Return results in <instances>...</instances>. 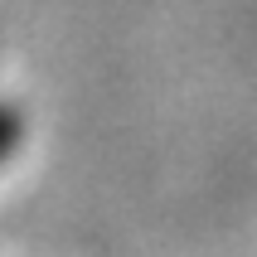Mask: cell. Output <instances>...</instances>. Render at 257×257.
<instances>
[{
    "mask_svg": "<svg viewBox=\"0 0 257 257\" xmlns=\"http://www.w3.org/2000/svg\"><path fill=\"white\" fill-rule=\"evenodd\" d=\"M25 141H29V116H25V107H20L15 97H0V170L25 151Z\"/></svg>",
    "mask_w": 257,
    "mask_h": 257,
    "instance_id": "cell-1",
    "label": "cell"
}]
</instances>
